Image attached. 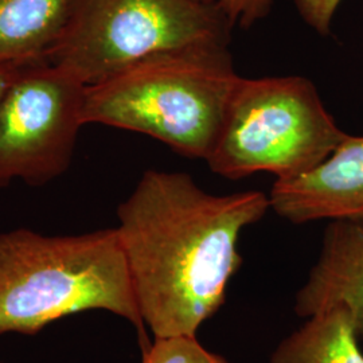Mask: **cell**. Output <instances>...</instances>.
I'll return each instance as SVG.
<instances>
[{
	"instance_id": "1",
	"label": "cell",
	"mask_w": 363,
	"mask_h": 363,
	"mask_svg": "<svg viewBox=\"0 0 363 363\" xmlns=\"http://www.w3.org/2000/svg\"><path fill=\"white\" fill-rule=\"evenodd\" d=\"M269 208L262 191L214 195L184 172H144L117 208L116 230L154 337H194L220 311L242 262L241 233Z\"/></svg>"
},
{
	"instance_id": "2",
	"label": "cell",
	"mask_w": 363,
	"mask_h": 363,
	"mask_svg": "<svg viewBox=\"0 0 363 363\" xmlns=\"http://www.w3.org/2000/svg\"><path fill=\"white\" fill-rule=\"evenodd\" d=\"M94 310L130 322L142 351L151 345L116 228L72 235L0 233V334H35Z\"/></svg>"
},
{
	"instance_id": "3",
	"label": "cell",
	"mask_w": 363,
	"mask_h": 363,
	"mask_svg": "<svg viewBox=\"0 0 363 363\" xmlns=\"http://www.w3.org/2000/svg\"><path fill=\"white\" fill-rule=\"evenodd\" d=\"M238 77L229 46L159 52L86 86L84 123L143 133L206 160Z\"/></svg>"
},
{
	"instance_id": "4",
	"label": "cell",
	"mask_w": 363,
	"mask_h": 363,
	"mask_svg": "<svg viewBox=\"0 0 363 363\" xmlns=\"http://www.w3.org/2000/svg\"><path fill=\"white\" fill-rule=\"evenodd\" d=\"M346 136L310 79L240 76L205 162L226 179L269 172L286 181L319 166Z\"/></svg>"
},
{
	"instance_id": "5",
	"label": "cell",
	"mask_w": 363,
	"mask_h": 363,
	"mask_svg": "<svg viewBox=\"0 0 363 363\" xmlns=\"http://www.w3.org/2000/svg\"><path fill=\"white\" fill-rule=\"evenodd\" d=\"M232 28L199 0H73L48 60L89 86L159 52L229 46Z\"/></svg>"
},
{
	"instance_id": "6",
	"label": "cell",
	"mask_w": 363,
	"mask_h": 363,
	"mask_svg": "<svg viewBox=\"0 0 363 363\" xmlns=\"http://www.w3.org/2000/svg\"><path fill=\"white\" fill-rule=\"evenodd\" d=\"M86 85L48 58L19 69L0 101V189L61 177L84 123Z\"/></svg>"
},
{
	"instance_id": "7",
	"label": "cell",
	"mask_w": 363,
	"mask_h": 363,
	"mask_svg": "<svg viewBox=\"0 0 363 363\" xmlns=\"http://www.w3.org/2000/svg\"><path fill=\"white\" fill-rule=\"evenodd\" d=\"M273 211L292 223L363 220V136H347L315 169L273 184Z\"/></svg>"
},
{
	"instance_id": "8",
	"label": "cell",
	"mask_w": 363,
	"mask_h": 363,
	"mask_svg": "<svg viewBox=\"0 0 363 363\" xmlns=\"http://www.w3.org/2000/svg\"><path fill=\"white\" fill-rule=\"evenodd\" d=\"M334 306L350 312L363 337V220L328 222L319 259L296 295L295 312L307 319Z\"/></svg>"
},
{
	"instance_id": "9",
	"label": "cell",
	"mask_w": 363,
	"mask_h": 363,
	"mask_svg": "<svg viewBox=\"0 0 363 363\" xmlns=\"http://www.w3.org/2000/svg\"><path fill=\"white\" fill-rule=\"evenodd\" d=\"M73 0H0V62L48 58Z\"/></svg>"
},
{
	"instance_id": "10",
	"label": "cell",
	"mask_w": 363,
	"mask_h": 363,
	"mask_svg": "<svg viewBox=\"0 0 363 363\" xmlns=\"http://www.w3.org/2000/svg\"><path fill=\"white\" fill-rule=\"evenodd\" d=\"M269 363H363L350 312L334 306L307 318L277 345Z\"/></svg>"
},
{
	"instance_id": "11",
	"label": "cell",
	"mask_w": 363,
	"mask_h": 363,
	"mask_svg": "<svg viewBox=\"0 0 363 363\" xmlns=\"http://www.w3.org/2000/svg\"><path fill=\"white\" fill-rule=\"evenodd\" d=\"M142 352V363H232L205 349L196 335L154 337V342Z\"/></svg>"
},
{
	"instance_id": "12",
	"label": "cell",
	"mask_w": 363,
	"mask_h": 363,
	"mask_svg": "<svg viewBox=\"0 0 363 363\" xmlns=\"http://www.w3.org/2000/svg\"><path fill=\"white\" fill-rule=\"evenodd\" d=\"M217 7L232 26H253L272 10L274 0H199Z\"/></svg>"
},
{
	"instance_id": "13",
	"label": "cell",
	"mask_w": 363,
	"mask_h": 363,
	"mask_svg": "<svg viewBox=\"0 0 363 363\" xmlns=\"http://www.w3.org/2000/svg\"><path fill=\"white\" fill-rule=\"evenodd\" d=\"M342 0H295L303 21L320 35H328Z\"/></svg>"
},
{
	"instance_id": "14",
	"label": "cell",
	"mask_w": 363,
	"mask_h": 363,
	"mask_svg": "<svg viewBox=\"0 0 363 363\" xmlns=\"http://www.w3.org/2000/svg\"><path fill=\"white\" fill-rule=\"evenodd\" d=\"M26 62H0V101L19 69Z\"/></svg>"
}]
</instances>
